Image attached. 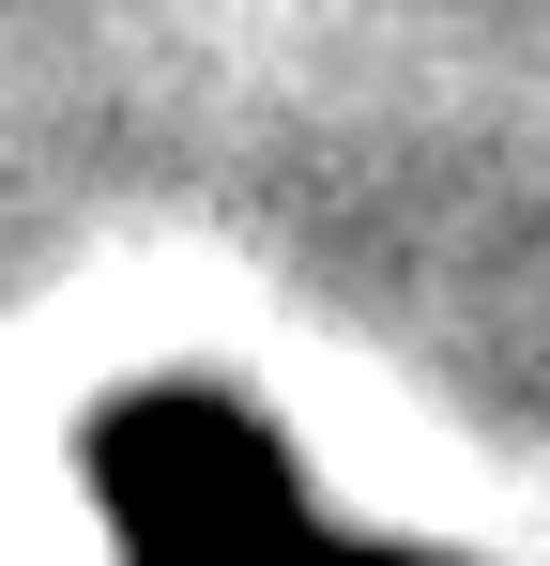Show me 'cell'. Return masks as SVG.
<instances>
[{"label": "cell", "instance_id": "cell-1", "mask_svg": "<svg viewBox=\"0 0 550 566\" xmlns=\"http://www.w3.org/2000/svg\"><path fill=\"white\" fill-rule=\"evenodd\" d=\"M107 490L138 521V566H367L290 505V474L230 398H138L107 429Z\"/></svg>", "mask_w": 550, "mask_h": 566}]
</instances>
